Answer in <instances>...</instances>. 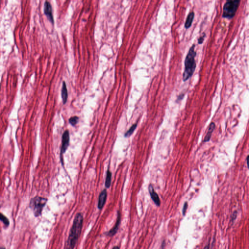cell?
Returning a JSON list of instances; mask_svg holds the SVG:
<instances>
[{
	"label": "cell",
	"instance_id": "22",
	"mask_svg": "<svg viewBox=\"0 0 249 249\" xmlns=\"http://www.w3.org/2000/svg\"><path fill=\"white\" fill-rule=\"evenodd\" d=\"M113 249H120L118 246H115L113 248Z\"/></svg>",
	"mask_w": 249,
	"mask_h": 249
},
{
	"label": "cell",
	"instance_id": "20",
	"mask_svg": "<svg viewBox=\"0 0 249 249\" xmlns=\"http://www.w3.org/2000/svg\"><path fill=\"white\" fill-rule=\"evenodd\" d=\"M184 94H180V95L178 97L177 100L178 101V100H181L182 99V98H184Z\"/></svg>",
	"mask_w": 249,
	"mask_h": 249
},
{
	"label": "cell",
	"instance_id": "19",
	"mask_svg": "<svg viewBox=\"0 0 249 249\" xmlns=\"http://www.w3.org/2000/svg\"><path fill=\"white\" fill-rule=\"evenodd\" d=\"M237 212L236 211H235L234 213V214H233V216H232V220L233 221H234V219H236V218H237Z\"/></svg>",
	"mask_w": 249,
	"mask_h": 249
},
{
	"label": "cell",
	"instance_id": "15",
	"mask_svg": "<svg viewBox=\"0 0 249 249\" xmlns=\"http://www.w3.org/2000/svg\"><path fill=\"white\" fill-rule=\"evenodd\" d=\"M78 120H79V118L78 117V116H74V117H72L69 119V121L70 123L73 126H75V125L77 124L78 123Z\"/></svg>",
	"mask_w": 249,
	"mask_h": 249
},
{
	"label": "cell",
	"instance_id": "1",
	"mask_svg": "<svg viewBox=\"0 0 249 249\" xmlns=\"http://www.w3.org/2000/svg\"><path fill=\"white\" fill-rule=\"evenodd\" d=\"M83 216L81 213H78L74 222L65 244L66 249H73L81 236L83 227Z\"/></svg>",
	"mask_w": 249,
	"mask_h": 249
},
{
	"label": "cell",
	"instance_id": "13",
	"mask_svg": "<svg viewBox=\"0 0 249 249\" xmlns=\"http://www.w3.org/2000/svg\"><path fill=\"white\" fill-rule=\"evenodd\" d=\"M112 173L110 170H108L107 172L106 178L105 181V187L106 188H109L110 187L112 181Z\"/></svg>",
	"mask_w": 249,
	"mask_h": 249
},
{
	"label": "cell",
	"instance_id": "4",
	"mask_svg": "<svg viewBox=\"0 0 249 249\" xmlns=\"http://www.w3.org/2000/svg\"><path fill=\"white\" fill-rule=\"evenodd\" d=\"M47 202V199L40 197H36L32 199L30 202V206L33 210L35 216L41 215Z\"/></svg>",
	"mask_w": 249,
	"mask_h": 249
},
{
	"label": "cell",
	"instance_id": "16",
	"mask_svg": "<svg viewBox=\"0 0 249 249\" xmlns=\"http://www.w3.org/2000/svg\"><path fill=\"white\" fill-rule=\"evenodd\" d=\"M0 221H1L6 226H8L9 224V221L7 217L0 213Z\"/></svg>",
	"mask_w": 249,
	"mask_h": 249
},
{
	"label": "cell",
	"instance_id": "10",
	"mask_svg": "<svg viewBox=\"0 0 249 249\" xmlns=\"http://www.w3.org/2000/svg\"><path fill=\"white\" fill-rule=\"evenodd\" d=\"M194 16H195V13L194 12H191L188 14L185 22V24H184L185 28H189L191 26L192 23L193 22Z\"/></svg>",
	"mask_w": 249,
	"mask_h": 249
},
{
	"label": "cell",
	"instance_id": "3",
	"mask_svg": "<svg viewBox=\"0 0 249 249\" xmlns=\"http://www.w3.org/2000/svg\"><path fill=\"white\" fill-rule=\"evenodd\" d=\"M240 3V1L239 0L227 1L223 6L222 17L228 19H232L236 15Z\"/></svg>",
	"mask_w": 249,
	"mask_h": 249
},
{
	"label": "cell",
	"instance_id": "21",
	"mask_svg": "<svg viewBox=\"0 0 249 249\" xmlns=\"http://www.w3.org/2000/svg\"><path fill=\"white\" fill-rule=\"evenodd\" d=\"M203 249H210V244L209 243L208 245H206Z\"/></svg>",
	"mask_w": 249,
	"mask_h": 249
},
{
	"label": "cell",
	"instance_id": "7",
	"mask_svg": "<svg viewBox=\"0 0 249 249\" xmlns=\"http://www.w3.org/2000/svg\"><path fill=\"white\" fill-rule=\"evenodd\" d=\"M148 190H149V192H150V197H151V199L155 203V204L157 206H160L161 201H160V200L159 196L155 192L153 187L152 185H151V184H150L149 185Z\"/></svg>",
	"mask_w": 249,
	"mask_h": 249
},
{
	"label": "cell",
	"instance_id": "12",
	"mask_svg": "<svg viewBox=\"0 0 249 249\" xmlns=\"http://www.w3.org/2000/svg\"><path fill=\"white\" fill-rule=\"evenodd\" d=\"M68 91H67V86L65 82H63L62 87L61 89V97L62 99L63 103L65 104L67 101L68 98Z\"/></svg>",
	"mask_w": 249,
	"mask_h": 249
},
{
	"label": "cell",
	"instance_id": "9",
	"mask_svg": "<svg viewBox=\"0 0 249 249\" xmlns=\"http://www.w3.org/2000/svg\"><path fill=\"white\" fill-rule=\"evenodd\" d=\"M120 220H121V215H120V212L118 211V212L117 221L116 222L115 225L110 231L108 232L107 234V235H108L110 237H112V236H114L115 234L117 231L118 230L119 227V225H120Z\"/></svg>",
	"mask_w": 249,
	"mask_h": 249
},
{
	"label": "cell",
	"instance_id": "17",
	"mask_svg": "<svg viewBox=\"0 0 249 249\" xmlns=\"http://www.w3.org/2000/svg\"><path fill=\"white\" fill-rule=\"evenodd\" d=\"M203 35L201 37H200L199 39H198V44H203L204 40V38L206 37V35L205 33H203Z\"/></svg>",
	"mask_w": 249,
	"mask_h": 249
},
{
	"label": "cell",
	"instance_id": "6",
	"mask_svg": "<svg viewBox=\"0 0 249 249\" xmlns=\"http://www.w3.org/2000/svg\"><path fill=\"white\" fill-rule=\"evenodd\" d=\"M44 12L45 14L48 19L50 20L52 23H54V18L52 13V7L49 1H46L44 4Z\"/></svg>",
	"mask_w": 249,
	"mask_h": 249
},
{
	"label": "cell",
	"instance_id": "14",
	"mask_svg": "<svg viewBox=\"0 0 249 249\" xmlns=\"http://www.w3.org/2000/svg\"><path fill=\"white\" fill-rule=\"evenodd\" d=\"M137 126V124H134L131 127V128L128 130V131L126 132V134H125V136L126 137H128L132 135V134L134 131L135 129H136Z\"/></svg>",
	"mask_w": 249,
	"mask_h": 249
},
{
	"label": "cell",
	"instance_id": "5",
	"mask_svg": "<svg viewBox=\"0 0 249 249\" xmlns=\"http://www.w3.org/2000/svg\"><path fill=\"white\" fill-rule=\"evenodd\" d=\"M69 132L68 130H66L63 134L62 137V146H61V151H60L61 155L65 152L68 146L69 145Z\"/></svg>",
	"mask_w": 249,
	"mask_h": 249
},
{
	"label": "cell",
	"instance_id": "18",
	"mask_svg": "<svg viewBox=\"0 0 249 249\" xmlns=\"http://www.w3.org/2000/svg\"><path fill=\"white\" fill-rule=\"evenodd\" d=\"M187 207H188V203H187V202H185L184 203V206H183V209H182V214H183L184 215H185L187 209Z\"/></svg>",
	"mask_w": 249,
	"mask_h": 249
},
{
	"label": "cell",
	"instance_id": "2",
	"mask_svg": "<svg viewBox=\"0 0 249 249\" xmlns=\"http://www.w3.org/2000/svg\"><path fill=\"white\" fill-rule=\"evenodd\" d=\"M195 44H193L189 49L184 60V70L182 74V79L184 82L188 81L195 72L197 64L195 57L197 52L195 50Z\"/></svg>",
	"mask_w": 249,
	"mask_h": 249
},
{
	"label": "cell",
	"instance_id": "8",
	"mask_svg": "<svg viewBox=\"0 0 249 249\" xmlns=\"http://www.w3.org/2000/svg\"><path fill=\"white\" fill-rule=\"evenodd\" d=\"M107 197V191L106 189H104L100 193L98 198V207L99 209H102L103 208L106 202Z\"/></svg>",
	"mask_w": 249,
	"mask_h": 249
},
{
	"label": "cell",
	"instance_id": "23",
	"mask_svg": "<svg viewBox=\"0 0 249 249\" xmlns=\"http://www.w3.org/2000/svg\"><path fill=\"white\" fill-rule=\"evenodd\" d=\"M0 249H5V248L4 247H0Z\"/></svg>",
	"mask_w": 249,
	"mask_h": 249
},
{
	"label": "cell",
	"instance_id": "11",
	"mask_svg": "<svg viewBox=\"0 0 249 249\" xmlns=\"http://www.w3.org/2000/svg\"><path fill=\"white\" fill-rule=\"evenodd\" d=\"M215 124L214 123H211V124L210 125L209 127L208 130V132L207 134L206 135L205 137L204 138V142H207L211 139V136H212V134L213 132L214 131V129L215 128Z\"/></svg>",
	"mask_w": 249,
	"mask_h": 249
}]
</instances>
